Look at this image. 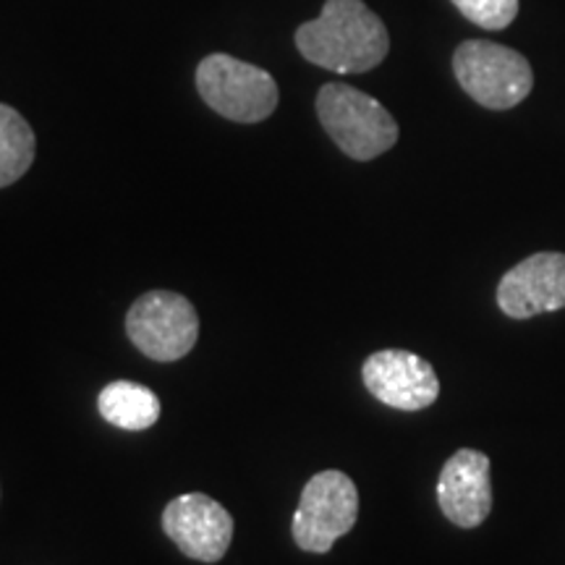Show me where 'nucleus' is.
<instances>
[{
	"instance_id": "f257e3e1",
	"label": "nucleus",
	"mask_w": 565,
	"mask_h": 565,
	"mask_svg": "<svg viewBox=\"0 0 565 565\" xmlns=\"http://www.w3.org/2000/svg\"><path fill=\"white\" fill-rule=\"evenodd\" d=\"M296 47L333 74H364L385 61L391 34L364 0H324L320 17L296 30Z\"/></svg>"
},
{
	"instance_id": "f03ea898",
	"label": "nucleus",
	"mask_w": 565,
	"mask_h": 565,
	"mask_svg": "<svg viewBox=\"0 0 565 565\" xmlns=\"http://www.w3.org/2000/svg\"><path fill=\"white\" fill-rule=\"evenodd\" d=\"M322 129L353 160H374L398 141V124L374 97L351 84L330 82L317 95Z\"/></svg>"
},
{
	"instance_id": "7ed1b4c3",
	"label": "nucleus",
	"mask_w": 565,
	"mask_h": 565,
	"mask_svg": "<svg viewBox=\"0 0 565 565\" xmlns=\"http://www.w3.org/2000/svg\"><path fill=\"white\" fill-rule=\"evenodd\" d=\"M454 71L466 95L490 110L515 108L534 87V71L524 55L498 42H461L454 55Z\"/></svg>"
},
{
	"instance_id": "20e7f679",
	"label": "nucleus",
	"mask_w": 565,
	"mask_h": 565,
	"mask_svg": "<svg viewBox=\"0 0 565 565\" xmlns=\"http://www.w3.org/2000/svg\"><path fill=\"white\" fill-rule=\"evenodd\" d=\"M196 89L217 116L236 124H259L278 108V84L265 68L233 55H207L196 66Z\"/></svg>"
},
{
	"instance_id": "39448f33",
	"label": "nucleus",
	"mask_w": 565,
	"mask_h": 565,
	"mask_svg": "<svg viewBox=\"0 0 565 565\" xmlns=\"http://www.w3.org/2000/svg\"><path fill=\"white\" fill-rule=\"evenodd\" d=\"M356 519L359 490L353 479L338 469L320 471L301 490L291 521L294 542L303 553L324 555L356 526Z\"/></svg>"
},
{
	"instance_id": "423d86ee",
	"label": "nucleus",
	"mask_w": 565,
	"mask_h": 565,
	"mask_svg": "<svg viewBox=\"0 0 565 565\" xmlns=\"http://www.w3.org/2000/svg\"><path fill=\"white\" fill-rule=\"evenodd\" d=\"M126 335L152 362H179L196 345L200 315L186 296L150 291L131 303Z\"/></svg>"
},
{
	"instance_id": "0eeeda50",
	"label": "nucleus",
	"mask_w": 565,
	"mask_h": 565,
	"mask_svg": "<svg viewBox=\"0 0 565 565\" xmlns=\"http://www.w3.org/2000/svg\"><path fill=\"white\" fill-rule=\"evenodd\" d=\"M162 532L192 561L217 563L233 542V515L210 494L186 492L166 505Z\"/></svg>"
},
{
	"instance_id": "6e6552de",
	"label": "nucleus",
	"mask_w": 565,
	"mask_h": 565,
	"mask_svg": "<svg viewBox=\"0 0 565 565\" xmlns=\"http://www.w3.org/2000/svg\"><path fill=\"white\" fill-rule=\"evenodd\" d=\"M364 387L380 404L398 412H422L440 395V380L433 364L412 351L385 349L372 353L362 366Z\"/></svg>"
},
{
	"instance_id": "1a4fd4ad",
	"label": "nucleus",
	"mask_w": 565,
	"mask_h": 565,
	"mask_svg": "<svg viewBox=\"0 0 565 565\" xmlns=\"http://www.w3.org/2000/svg\"><path fill=\"white\" fill-rule=\"evenodd\" d=\"M498 307L511 320L565 309V254L540 252L511 267L500 278Z\"/></svg>"
},
{
	"instance_id": "9d476101",
	"label": "nucleus",
	"mask_w": 565,
	"mask_h": 565,
	"mask_svg": "<svg viewBox=\"0 0 565 565\" xmlns=\"http://www.w3.org/2000/svg\"><path fill=\"white\" fill-rule=\"evenodd\" d=\"M490 458L482 450L461 448L445 461L437 479V503L450 524L477 529L492 511Z\"/></svg>"
},
{
	"instance_id": "9b49d317",
	"label": "nucleus",
	"mask_w": 565,
	"mask_h": 565,
	"mask_svg": "<svg viewBox=\"0 0 565 565\" xmlns=\"http://www.w3.org/2000/svg\"><path fill=\"white\" fill-rule=\"evenodd\" d=\"M97 412L113 427L126 429V433H141V429H150L152 424H158L162 406L158 393L147 385L116 380L97 395Z\"/></svg>"
},
{
	"instance_id": "f8f14e48",
	"label": "nucleus",
	"mask_w": 565,
	"mask_h": 565,
	"mask_svg": "<svg viewBox=\"0 0 565 565\" xmlns=\"http://www.w3.org/2000/svg\"><path fill=\"white\" fill-rule=\"evenodd\" d=\"M38 139L19 110L0 103V189L17 183L32 168Z\"/></svg>"
},
{
	"instance_id": "ddd939ff",
	"label": "nucleus",
	"mask_w": 565,
	"mask_h": 565,
	"mask_svg": "<svg viewBox=\"0 0 565 565\" xmlns=\"http://www.w3.org/2000/svg\"><path fill=\"white\" fill-rule=\"evenodd\" d=\"M454 6L466 19L490 32L511 26L519 13V0H454Z\"/></svg>"
}]
</instances>
